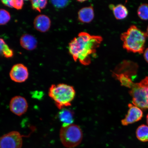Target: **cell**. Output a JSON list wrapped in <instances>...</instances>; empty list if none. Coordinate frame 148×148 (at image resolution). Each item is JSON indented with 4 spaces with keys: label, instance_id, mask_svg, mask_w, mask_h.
I'll list each match as a JSON object with an SVG mask.
<instances>
[{
    "label": "cell",
    "instance_id": "6da1fadb",
    "mask_svg": "<svg viewBox=\"0 0 148 148\" xmlns=\"http://www.w3.org/2000/svg\"><path fill=\"white\" fill-rule=\"evenodd\" d=\"M102 41L100 36L79 33L69 43V52L75 62L78 60L83 65H88Z\"/></svg>",
    "mask_w": 148,
    "mask_h": 148
},
{
    "label": "cell",
    "instance_id": "7a4b0ae2",
    "mask_svg": "<svg viewBox=\"0 0 148 148\" xmlns=\"http://www.w3.org/2000/svg\"><path fill=\"white\" fill-rule=\"evenodd\" d=\"M148 35L136 26L131 25L126 32L122 33L121 39L123 47L129 52L142 53L144 52Z\"/></svg>",
    "mask_w": 148,
    "mask_h": 148
},
{
    "label": "cell",
    "instance_id": "3957f363",
    "mask_svg": "<svg viewBox=\"0 0 148 148\" xmlns=\"http://www.w3.org/2000/svg\"><path fill=\"white\" fill-rule=\"evenodd\" d=\"M75 94V90L73 86L64 83L52 85L49 92V97L60 110L71 106Z\"/></svg>",
    "mask_w": 148,
    "mask_h": 148
},
{
    "label": "cell",
    "instance_id": "277c9868",
    "mask_svg": "<svg viewBox=\"0 0 148 148\" xmlns=\"http://www.w3.org/2000/svg\"><path fill=\"white\" fill-rule=\"evenodd\" d=\"M83 134L82 130L78 125L71 124L62 126L60 131L61 142L66 147L73 148L81 143Z\"/></svg>",
    "mask_w": 148,
    "mask_h": 148
},
{
    "label": "cell",
    "instance_id": "5b68a950",
    "mask_svg": "<svg viewBox=\"0 0 148 148\" xmlns=\"http://www.w3.org/2000/svg\"><path fill=\"white\" fill-rule=\"evenodd\" d=\"M129 94L132 97V103L135 106L142 110L148 109V77L140 82L134 83Z\"/></svg>",
    "mask_w": 148,
    "mask_h": 148
},
{
    "label": "cell",
    "instance_id": "8992f818",
    "mask_svg": "<svg viewBox=\"0 0 148 148\" xmlns=\"http://www.w3.org/2000/svg\"><path fill=\"white\" fill-rule=\"evenodd\" d=\"M23 136L16 131L3 135L0 138V148H21Z\"/></svg>",
    "mask_w": 148,
    "mask_h": 148
},
{
    "label": "cell",
    "instance_id": "52a82bcc",
    "mask_svg": "<svg viewBox=\"0 0 148 148\" xmlns=\"http://www.w3.org/2000/svg\"><path fill=\"white\" fill-rule=\"evenodd\" d=\"M9 75L11 79L14 82L23 83L25 82L28 78V70L24 64H16L12 66Z\"/></svg>",
    "mask_w": 148,
    "mask_h": 148
},
{
    "label": "cell",
    "instance_id": "ba28073f",
    "mask_svg": "<svg viewBox=\"0 0 148 148\" xmlns=\"http://www.w3.org/2000/svg\"><path fill=\"white\" fill-rule=\"evenodd\" d=\"M9 107L11 112L16 115L20 116L27 112L28 105L25 98L18 96L11 99Z\"/></svg>",
    "mask_w": 148,
    "mask_h": 148
},
{
    "label": "cell",
    "instance_id": "9c48e42d",
    "mask_svg": "<svg viewBox=\"0 0 148 148\" xmlns=\"http://www.w3.org/2000/svg\"><path fill=\"white\" fill-rule=\"evenodd\" d=\"M128 112L124 119L121 120L122 124L126 126L136 123L141 120L143 116V113L138 107L129 103Z\"/></svg>",
    "mask_w": 148,
    "mask_h": 148
},
{
    "label": "cell",
    "instance_id": "30bf717a",
    "mask_svg": "<svg viewBox=\"0 0 148 148\" xmlns=\"http://www.w3.org/2000/svg\"><path fill=\"white\" fill-rule=\"evenodd\" d=\"M33 25L36 30L44 33L47 32L50 28L51 21L49 16L44 14H40L35 18Z\"/></svg>",
    "mask_w": 148,
    "mask_h": 148
},
{
    "label": "cell",
    "instance_id": "8fae6325",
    "mask_svg": "<svg viewBox=\"0 0 148 148\" xmlns=\"http://www.w3.org/2000/svg\"><path fill=\"white\" fill-rule=\"evenodd\" d=\"M20 45L23 49L31 51L35 49L38 45V41L35 37L31 34H24L20 40Z\"/></svg>",
    "mask_w": 148,
    "mask_h": 148
},
{
    "label": "cell",
    "instance_id": "7c38bea8",
    "mask_svg": "<svg viewBox=\"0 0 148 148\" xmlns=\"http://www.w3.org/2000/svg\"><path fill=\"white\" fill-rule=\"evenodd\" d=\"M94 12L92 5L81 8L78 13V19L82 23H88L94 19Z\"/></svg>",
    "mask_w": 148,
    "mask_h": 148
},
{
    "label": "cell",
    "instance_id": "4fadbf2b",
    "mask_svg": "<svg viewBox=\"0 0 148 148\" xmlns=\"http://www.w3.org/2000/svg\"><path fill=\"white\" fill-rule=\"evenodd\" d=\"M110 8L112 11L114 16L116 19H124L128 14V10L124 5L119 4L116 5H111Z\"/></svg>",
    "mask_w": 148,
    "mask_h": 148
},
{
    "label": "cell",
    "instance_id": "5bb4252c",
    "mask_svg": "<svg viewBox=\"0 0 148 148\" xmlns=\"http://www.w3.org/2000/svg\"><path fill=\"white\" fill-rule=\"evenodd\" d=\"M58 118L63 123L62 126L73 124L74 114L71 110L62 109L58 114Z\"/></svg>",
    "mask_w": 148,
    "mask_h": 148
},
{
    "label": "cell",
    "instance_id": "9a60e30c",
    "mask_svg": "<svg viewBox=\"0 0 148 148\" xmlns=\"http://www.w3.org/2000/svg\"><path fill=\"white\" fill-rule=\"evenodd\" d=\"M136 137L140 141H148V126L145 125L140 126L136 131Z\"/></svg>",
    "mask_w": 148,
    "mask_h": 148
},
{
    "label": "cell",
    "instance_id": "2e32d148",
    "mask_svg": "<svg viewBox=\"0 0 148 148\" xmlns=\"http://www.w3.org/2000/svg\"><path fill=\"white\" fill-rule=\"evenodd\" d=\"M138 15L142 20H148V5L144 3L140 5L138 10Z\"/></svg>",
    "mask_w": 148,
    "mask_h": 148
},
{
    "label": "cell",
    "instance_id": "e0dca14e",
    "mask_svg": "<svg viewBox=\"0 0 148 148\" xmlns=\"http://www.w3.org/2000/svg\"><path fill=\"white\" fill-rule=\"evenodd\" d=\"M10 19V14L8 11L5 9H0V25H6Z\"/></svg>",
    "mask_w": 148,
    "mask_h": 148
},
{
    "label": "cell",
    "instance_id": "ac0fdd59",
    "mask_svg": "<svg viewBox=\"0 0 148 148\" xmlns=\"http://www.w3.org/2000/svg\"><path fill=\"white\" fill-rule=\"evenodd\" d=\"M51 3L56 8H64L69 4L68 1H51Z\"/></svg>",
    "mask_w": 148,
    "mask_h": 148
},
{
    "label": "cell",
    "instance_id": "d6986e66",
    "mask_svg": "<svg viewBox=\"0 0 148 148\" xmlns=\"http://www.w3.org/2000/svg\"><path fill=\"white\" fill-rule=\"evenodd\" d=\"M3 55L6 58H12L14 55V51L9 47V46L5 44L3 51Z\"/></svg>",
    "mask_w": 148,
    "mask_h": 148
},
{
    "label": "cell",
    "instance_id": "ffe728a7",
    "mask_svg": "<svg viewBox=\"0 0 148 148\" xmlns=\"http://www.w3.org/2000/svg\"><path fill=\"white\" fill-rule=\"evenodd\" d=\"M24 4L23 0H12L13 8L18 10H21L23 8Z\"/></svg>",
    "mask_w": 148,
    "mask_h": 148
},
{
    "label": "cell",
    "instance_id": "44dd1931",
    "mask_svg": "<svg viewBox=\"0 0 148 148\" xmlns=\"http://www.w3.org/2000/svg\"><path fill=\"white\" fill-rule=\"evenodd\" d=\"M31 2L32 8L33 10L40 12L41 10L40 8L39 0H33V1H31Z\"/></svg>",
    "mask_w": 148,
    "mask_h": 148
},
{
    "label": "cell",
    "instance_id": "7402d4cb",
    "mask_svg": "<svg viewBox=\"0 0 148 148\" xmlns=\"http://www.w3.org/2000/svg\"><path fill=\"white\" fill-rule=\"evenodd\" d=\"M2 3L5 6L13 8L12 0H3L1 1Z\"/></svg>",
    "mask_w": 148,
    "mask_h": 148
},
{
    "label": "cell",
    "instance_id": "603a6c76",
    "mask_svg": "<svg viewBox=\"0 0 148 148\" xmlns=\"http://www.w3.org/2000/svg\"><path fill=\"white\" fill-rule=\"evenodd\" d=\"M39 3L40 8V10L46 8L47 4V1L46 0H39Z\"/></svg>",
    "mask_w": 148,
    "mask_h": 148
},
{
    "label": "cell",
    "instance_id": "cb8c5ba5",
    "mask_svg": "<svg viewBox=\"0 0 148 148\" xmlns=\"http://www.w3.org/2000/svg\"><path fill=\"white\" fill-rule=\"evenodd\" d=\"M6 44L5 40L3 38H0V55H3V49Z\"/></svg>",
    "mask_w": 148,
    "mask_h": 148
},
{
    "label": "cell",
    "instance_id": "d4e9b609",
    "mask_svg": "<svg viewBox=\"0 0 148 148\" xmlns=\"http://www.w3.org/2000/svg\"><path fill=\"white\" fill-rule=\"evenodd\" d=\"M144 56L145 60L148 63V48L144 52Z\"/></svg>",
    "mask_w": 148,
    "mask_h": 148
},
{
    "label": "cell",
    "instance_id": "484cf974",
    "mask_svg": "<svg viewBox=\"0 0 148 148\" xmlns=\"http://www.w3.org/2000/svg\"><path fill=\"white\" fill-rule=\"evenodd\" d=\"M147 125H148V114L147 116Z\"/></svg>",
    "mask_w": 148,
    "mask_h": 148
},
{
    "label": "cell",
    "instance_id": "4316f807",
    "mask_svg": "<svg viewBox=\"0 0 148 148\" xmlns=\"http://www.w3.org/2000/svg\"><path fill=\"white\" fill-rule=\"evenodd\" d=\"M147 34L148 35V27L147 29Z\"/></svg>",
    "mask_w": 148,
    "mask_h": 148
}]
</instances>
